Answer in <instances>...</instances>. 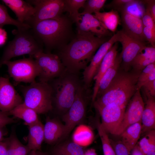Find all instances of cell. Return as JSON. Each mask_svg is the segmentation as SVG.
I'll list each match as a JSON object with an SVG mask.
<instances>
[{
    "mask_svg": "<svg viewBox=\"0 0 155 155\" xmlns=\"http://www.w3.org/2000/svg\"><path fill=\"white\" fill-rule=\"evenodd\" d=\"M106 41L104 38L92 35L77 34L56 54L67 71L78 74L86 67L96 51Z\"/></svg>",
    "mask_w": 155,
    "mask_h": 155,
    "instance_id": "cell-1",
    "label": "cell"
},
{
    "mask_svg": "<svg viewBox=\"0 0 155 155\" xmlns=\"http://www.w3.org/2000/svg\"><path fill=\"white\" fill-rule=\"evenodd\" d=\"M72 22L70 18L62 15L56 18L44 20L30 25L47 52L61 49L73 38Z\"/></svg>",
    "mask_w": 155,
    "mask_h": 155,
    "instance_id": "cell-2",
    "label": "cell"
},
{
    "mask_svg": "<svg viewBox=\"0 0 155 155\" xmlns=\"http://www.w3.org/2000/svg\"><path fill=\"white\" fill-rule=\"evenodd\" d=\"M141 71L133 69L130 71L119 69L106 90L96 98L94 105L113 104L126 108L138 89L137 84Z\"/></svg>",
    "mask_w": 155,
    "mask_h": 155,
    "instance_id": "cell-3",
    "label": "cell"
},
{
    "mask_svg": "<svg viewBox=\"0 0 155 155\" xmlns=\"http://www.w3.org/2000/svg\"><path fill=\"white\" fill-rule=\"evenodd\" d=\"M14 37L5 48L0 59V68L6 61L25 55L34 58L37 53L43 51V45L31 27L14 29Z\"/></svg>",
    "mask_w": 155,
    "mask_h": 155,
    "instance_id": "cell-4",
    "label": "cell"
},
{
    "mask_svg": "<svg viewBox=\"0 0 155 155\" xmlns=\"http://www.w3.org/2000/svg\"><path fill=\"white\" fill-rule=\"evenodd\" d=\"M49 82L53 90L52 103L54 102L56 109L63 115L73 103L77 90L81 83L78 74L66 71L60 76Z\"/></svg>",
    "mask_w": 155,
    "mask_h": 155,
    "instance_id": "cell-5",
    "label": "cell"
},
{
    "mask_svg": "<svg viewBox=\"0 0 155 155\" xmlns=\"http://www.w3.org/2000/svg\"><path fill=\"white\" fill-rule=\"evenodd\" d=\"M24 98L23 103L38 114H44L53 109V90L49 82L39 81L20 86Z\"/></svg>",
    "mask_w": 155,
    "mask_h": 155,
    "instance_id": "cell-6",
    "label": "cell"
},
{
    "mask_svg": "<svg viewBox=\"0 0 155 155\" xmlns=\"http://www.w3.org/2000/svg\"><path fill=\"white\" fill-rule=\"evenodd\" d=\"M89 94L88 89L85 88L81 83L77 91L73 103L62 116V120L65 123L64 136L68 135L84 118Z\"/></svg>",
    "mask_w": 155,
    "mask_h": 155,
    "instance_id": "cell-7",
    "label": "cell"
},
{
    "mask_svg": "<svg viewBox=\"0 0 155 155\" xmlns=\"http://www.w3.org/2000/svg\"><path fill=\"white\" fill-rule=\"evenodd\" d=\"M39 69V81L48 82L63 74L67 71L56 54L39 52L34 55Z\"/></svg>",
    "mask_w": 155,
    "mask_h": 155,
    "instance_id": "cell-8",
    "label": "cell"
},
{
    "mask_svg": "<svg viewBox=\"0 0 155 155\" xmlns=\"http://www.w3.org/2000/svg\"><path fill=\"white\" fill-rule=\"evenodd\" d=\"M3 65L7 66L9 76L16 83L34 82L38 75V65L34 58L32 57L6 61Z\"/></svg>",
    "mask_w": 155,
    "mask_h": 155,
    "instance_id": "cell-9",
    "label": "cell"
},
{
    "mask_svg": "<svg viewBox=\"0 0 155 155\" xmlns=\"http://www.w3.org/2000/svg\"><path fill=\"white\" fill-rule=\"evenodd\" d=\"M69 17L76 24L78 34L92 35L99 38H104L111 34L92 14L78 12Z\"/></svg>",
    "mask_w": 155,
    "mask_h": 155,
    "instance_id": "cell-10",
    "label": "cell"
},
{
    "mask_svg": "<svg viewBox=\"0 0 155 155\" xmlns=\"http://www.w3.org/2000/svg\"><path fill=\"white\" fill-rule=\"evenodd\" d=\"M35 9L34 15L29 24L44 20L56 19L61 16L65 12L64 0H27Z\"/></svg>",
    "mask_w": 155,
    "mask_h": 155,
    "instance_id": "cell-11",
    "label": "cell"
},
{
    "mask_svg": "<svg viewBox=\"0 0 155 155\" xmlns=\"http://www.w3.org/2000/svg\"><path fill=\"white\" fill-rule=\"evenodd\" d=\"M94 105L101 116L100 124L103 129L107 134L116 135L126 108L113 104Z\"/></svg>",
    "mask_w": 155,
    "mask_h": 155,
    "instance_id": "cell-12",
    "label": "cell"
},
{
    "mask_svg": "<svg viewBox=\"0 0 155 155\" xmlns=\"http://www.w3.org/2000/svg\"><path fill=\"white\" fill-rule=\"evenodd\" d=\"M116 34L117 42H120L122 46V51L120 55L121 63L124 70L128 71L137 54L146 46V44L129 36L122 30Z\"/></svg>",
    "mask_w": 155,
    "mask_h": 155,
    "instance_id": "cell-13",
    "label": "cell"
},
{
    "mask_svg": "<svg viewBox=\"0 0 155 155\" xmlns=\"http://www.w3.org/2000/svg\"><path fill=\"white\" fill-rule=\"evenodd\" d=\"M138 89L128 102L122 121L117 133L119 136L128 126L141 122L145 104L140 92Z\"/></svg>",
    "mask_w": 155,
    "mask_h": 155,
    "instance_id": "cell-14",
    "label": "cell"
},
{
    "mask_svg": "<svg viewBox=\"0 0 155 155\" xmlns=\"http://www.w3.org/2000/svg\"><path fill=\"white\" fill-rule=\"evenodd\" d=\"M117 42V36L115 34L108 40L102 44L93 56L89 64L83 72V82L85 88H89L104 56L111 47Z\"/></svg>",
    "mask_w": 155,
    "mask_h": 155,
    "instance_id": "cell-15",
    "label": "cell"
},
{
    "mask_svg": "<svg viewBox=\"0 0 155 155\" xmlns=\"http://www.w3.org/2000/svg\"><path fill=\"white\" fill-rule=\"evenodd\" d=\"M23 102L9 78L0 77V111L9 113Z\"/></svg>",
    "mask_w": 155,
    "mask_h": 155,
    "instance_id": "cell-16",
    "label": "cell"
},
{
    "mask_svg": "<svg viewBox=\"0 0 155 155\" xmlns=\"http://www.w3.org/2000/svg\"><path fill=\"white\" fill-rule=\"evenodd\" d=\"M121 30L129 36L141 42L147 41L143 33V26L142 19L124 11L120 12Z\"/></svg>",
    "mask_w": 155,
    "mask_h": 155,
    "instance_id": "cell-17",
    "label": "cell"
},
{
    "mask_svg": "<svg viewBox=\"0 0 155 155\" xmlns=\"http://www.w3.org/2000/svg\"><path fill=\"white\" fill-rule=\"evenodd\" d=\"M2 2L16 14L19 22L29 25L35 13L34 7L23 0H2Z\"/></svg>",
    "mask_w": 155,
    "mask_h": 155,
    "instance_id": "cell-18",
    "label": "cell"
},
{
    "mask_svg": "<svg viewBox=\"0 0 155 155\" xmlns=\"http://www.w3.org/2000/svg\"><path fill=\"white\" fill-rule=\"evenodd\" d=\"M118 43L116 42L104 56L93 80L95 81L92 96V102L95 101L97 95L100 80L109 68L114 62L117 55Z\"/></svg>",
    "mask_w": 155,
    "mask_h": 155,
    "instance_id": "cell-19",
    "label": "cell"
},
{
    "mask_svg": "<svg viewBox=\"0 0 155 155\" xmlns=\"http://www.w3.org/2000/svg\"><path fill=\"white\" fill-rule=\"evenodd\" d=\"M145 93L146 100L141 119V135L155 129V98Z\"/></svg>",
    "mask_w": 155,
    "mask_h": 155,
    "instance_id": "cell-20",
    "label": "cell"
},
{
    "mask_svg": "<svg viewBox=\"0 0 155 155\" xmlns=\"http://www.w3.org/2000/svg\"><path fill=\"white\" fill-rule=\"evenodd\" d=\"M44 141L49 144H51L64 136V124L56 119L47 118L44 125Z\"/></svg>",
    "mask_w": 155,
    "mask_h": 155,
    "instance_id": "cell-21",
    "label": "cell"
},
{
    "mask_svg": "<svg viewBox=\"0 0 155 155\" xmlns=\"http://www.w3.org/2000/svg\"><path fill=\"white\" fill-rule=\"evenodd\" d=\"M141 122L132 124L127 127L119 135L121 141L130 152L138 142L141 134Z\"/></svg>",
    "mask_w": 155,
    "mask_h": 155,
    "instance_id": "cell-22",
    "label": "cell"
},
{
    "mask_svg": "<svg viewBox=\"0 0 155 155\" xmlns=\"http://www.w3.org/2000/svg\"><path fill=\"white\" fill-rule=\"evenodd\" d=\"M155 63V47L146 46L136 56L131 64L133 69L142 71L148 65Z\"/></svg>",
    "mask_w": 155,
    "mask_h": 155,
    "instance_id": "cell-23",
    "label": "cell"
},
{
    "mask_svg": "<svg viewBox=\"0 0 155 155\" xmlns=\"http://www.w3.org/2000/svg\"><path fill=\"white\" fill-rule=\"evenodd\" d=\"M28 127L29 131L27 145L31 151L39 150L44 141V125L39 120Z\"/></svg>",
    "mask_w": 155,
    "mask_h": 155,
    "instance_id": "cell-24",
    "label": "cell"
},
{
    "mask_svg": "<svg viewBox=\"0 0 155 155\" xmlns=\"http://www.w3.org/2000/svg\"><path fill=\"white\" fill-rule=\"evenodd\" d=\"M10 115L23 120L28 126L38 122V114L34 110L23 103L18 105L9 112Z\"/></svg>",
    "mask_w": 155,
    "mask_h": 155,
    "instance_id": "cell-25",
    "label": "cell"
},
{
    "mask_svg": "<svg viewBox=\"0 0 155 155\" xmlns=\"http://www.w3.org/2000/svg\"><path fill=\"white\" fill-rule=\"evenodd\" d=\"M121 63V59L120 55H117L114 63L100 80L96 98L102 94L108 88L119 71Z\"/></svg>",
    "mask_w": 155,
    "mask_h": 155,
    "instance_id": "cell-26",
    "label": "cell"
},
{
    "mask_svg": "<svg viewBox=\"0 0 155 155\" xmlns=\"http://www.w3.org/2000/svg\"><path fill=\"white\" fill-rule=\"evenodd\" d=\"M94 16L109 31L114 32L120 22V18L117 11L112 9L108 12L94 13Z\"/></svg>",
    "mask_w": 155,
    "mask_h": 155,
    "instance_id": "cell-27",
    "label": "cell"
},
{
    "mask_svg": "<svg viewBox=\"0 0 155 155\" xmlns=\"http://www.w3.org/2000/svg\"><path fill=\"white\" fill-rule=\"evenodd\" d=\"M84 152L82 146L76 142L67 141L55 146L51 155H83Z\"/></svg>",
    "mask_w": 155,
    "mask_h": 155,
    "instance_id": "cell-28",
    "label": "cell"
},
{
    "mask_svg": "<svg viewBox=\"0 0 155 155\" xmlns=\"http://www.w3.org/2000/svg\"><path fill=\"white\" fill-rule=\"evenodd\" d=\"M137 142L141 151L144 155L155 151V130L153 129L146 133Z\"/></svg>",
    "mask_w": 155,
    "mask_h": 155,
    "instance_id": "cell-29",
    "label": "cell"
},
{
    "mask_svg": "<svg viewBox=\"0 0 155 155\" xmlns=\"http://www.w3.org/2000/svg\"><path fill=\"white\" fill-rule=\"evenodd\" d=\"M6 25L14 26L18 29L31 27L29 25L21 23L11 17L8 13L6 7L0 3V28H3Z\"/></svg>",
    "mask_w": 155,
    "mask_h": 155,
    "instance_id": "cell-30",
    "label": "cell"
},
{
    "mask_svg": "<svg viewBox=\"0 0 155 155\" xmlns=\"http://www.w3.org/2000/svg\"><path fill=\"white\" fill-rule=\"evenodd\" d=\"M145 7L142 0H131L120 11H124L142 19L145 12Z\"/></svg>",
    "mask_w": 155,
    "mask_h": 155,
    "instance_id": "cell-31",
    "label": "cell"
},
{
    "mask_svg": "<svg viewBox=\"0 0 155 155\" xmlns=\"http://www.w3.org/2000/svg\"><path fill=\"white\" fill-rule=\"evenodd\" d=\"M155 80V63L151 64L143 69L138 78V89L140 90L146 83Z\"/></svg>",
    "mask_w": 155,
    "mask_h": 155,
    "instance_id": "cell-32",
    "label": "cell"
},
{
    "mask_svg": "<svg viewBox=\"0 0 155 155\" xmlns=\"http://www.w3.org/2000/svg\"><path fill=\"white\" fill-rule=\"evenodd\" d=\"M97 126L102 144L104 155H115L108 134L103 129L100 123H98Z\"/></svg>",
    "mask_w": 155,
    "mask_h": 155,
    "instance_id": "cell-33",
    "label": "cell"
},
{
    "mask_svg": "<svg viewBox=\"0 0 155 155\" xmlns=\"http://www.w3.org/2000/svg\"><path fill=\"white\" fill-rule=\"evenodd\" d=\"M106 0H86L83 6V13L92 14L94 13L99 12L104 6Z\"/></svg>",
    "mask_w": 155,
    "mask_h": 155,
    "instance_id": "cell-34",
    "label": "cell"
},
{
    "mask_svg": "<svg viewBox=\"0 0 155 155\" xmlns=\"http://www.w3.org/2000/svg\"><path fill=\"white\" fill-rule=\"evenodd\" d=\"M65 11L68 12L69 17L76 12L81 7H83L86 0H64Z\"/></svg>",
    "mask_w": 155,
    "mask_h": 155,
    "instance_id": "cell-35",
    "label": "cell"
},
{
    "mask_svg": "<svg viewBox=\"0 0 155 155\" xmlns=\"http://www.w3.org/2000/svg\"><path fill=\"white\" fill-rule=\"evenodd\" d=\"M110 140L115 155H129L130 153L120 140L115 141L110 139Z\"/></svg>",
    "mask_w": 155,
    "mask_h": 155,
    "instance_id": "cell-36",
    "label": "cell"
},
{
    "mask_svg": "<svg viewBox=\"0 0 155 155\" xmlns=\"http://www.w3.org/2000/svg\"><path fill=\"white\" fill-rule=\"evenodd\" d=\"M131 0H113L108 4L104 5L105 8L120 11Z\"/></svg>",
    "mask_w": 155,
    "mask_h": 155,
    "instance_id": "cell-37",
    "label": "cell"
},
{
    "mask_svg": "<svg viewBox=\"0 0 155 155\" xmlns=\"http://www.w3.org/2000/svg\"><path fill=\"white\" fill-rule=\"evenodd\" d=\"M143 27H146L155 30V21L149 12L146 9L142 19Z\"/></svg>",
    "mask_w": 155,
    "mask_h": 155,
    "instance_id": "cell-38",
    "label": "cell"
},
{
    "mask_svg": "<svg viewBox=\"0 0 155 155\" xmlns=\"http://www.w3.org/2000/svg\"><path fill=\"white\" fill-rule=\"evenodd\" d=\"M14 141L17 155H28L31 151L27 145H23L20 141L16 135Z\"/></svg>",
    "mask_w": 155,
    "mask_h": 155,
    "instance_id": "cell-39",
    "label": "cell"
},
{
    "mask_svg": "<svg viewBox=\"0 0 155 155\" xmlns=\"http://www.w3.org/2000/svg\"><path fill=\"white\" fill-rule=\"evenodd\" d=\"M143 33L147 41L151 44V46L155 47V30L143 27Z\"/></svg>",
    "mask_w": 155,
    "mask_h": 155,
    "instance_id": "cell-40",
    "label": "cell"
},
{
    "mask_svg": "<svg viewBox=\"0 0 155 155\" xmlns=\"http://www.w3.org/2000/svg\"><path fill=\"white\" fill-rule=\"evenodd\" d=\"M9 115V113L0 111V128L4 127L6 125L15 122L14 119Z\"/></svg>",
    "mask_w": 155,
    "mask_h": 155,
    "instance_id": "cell-41",
    "label": "cell"
},
{
    "mask_svg": "<svg viewBox=\"0 0 155 155\" xmlns=\"http://www.w3.org/2000/svg\"><path fill=\"white\" fill-rule=\"evenodd\" d=\"M142 1L146 9L149 12L153 20L155 21V1L154 0Z\"/></svg>",
    "mask_w": 155,
    "mask_h": 155,
    "instance_id": "cell-42",
    "label": "cell"
},
{
    "mask_svg": "<svg viewBox=\"0 0 155 155\" xmlns=\"http://www.w3.org/2000/svg\"><path fill=\"white\" fill-rule=\"evenodd\" d=\"M145 92L148 93L152 97L155 96V80L146 83L142 87Z\"/></svg>",
    "mask_w": 155,
    "mask_h": 155,
    "instance_id": "cell-43",
    "label": "cell"
},
{
    "mask_svg": "<svg viewBox=\"0 0 155 155\" xmlns=\"http://www.w3.org/2000/svg\"><path fill=\"white\" fill-rule=\"evenodd\" d=\"M7 33L3 28H0V46L3 45L7 38Z\"/></svg>",
    "mask_w": 155,
    "mask_h": 155,
    "instance_id": "cell-44",
    "label": "cell"
},
{
    "mask_svg": "<svg viewBox=\"0 0 155 155\" xmlns=\"http://www.w3.org/2000/svg\"><path fill=\"white\" fill-rule=\"evenodd\" d=\"M0 155H8L6 143L4 140L0 142Z\"/></svg>",
    "mask_w": 155,
    "mask_h": 155,
    "instance_id": "cell-45",
    "label": "cell"
},
{
    "mask_svg": "<svg viewBox=\"0 0 155 155\" xmlns=\"http://www.w3.org/2000/svg\"><path fill=\"white\" fill-rule=\"evenodd\" d=\"M131 155H144L140 149L137 144L130 152Z\"/></svg>",
    "mask_w": 155,
    "mask_h": 155,
    "instance_id": "cell-46",
    "label": "cell"
},
{
    "mask_svg": "<svg viewBox=\"0 0 155 155\" xmlns=\"http://www.w3.org/2000/svg\"><path fill=\"white\" fill-rule=\"evenodd\" d=\"M83 155H97V154L94 149L90 148L84 151Z\"/></svg>",
    "mask_w": 155,
    "mask_h": 155,
    "instance_id": "cell-47",
    "label": "cell"
},
{
    "mask_svg": "<svg viewBox=\"0 0 155 155\" xmlns=\"http://www.w3.org/2000/svg\"><path fill=\"white\" fill-rule=\"evenodd\" d=\"M4 127L0 128V142L4 140L5 138L4 136L6 133V132L4 129Z\"/></svg>",
    "mask_w": 155,
    "mask_h": 155,
    "instance_id": "cell-48",
    "label": "cell"
},
{
    "mask_svg": "<svg viewBox=\"0 0 155 155\" xmlns=\"http://www.w3.org/2000/svg\"><path fill=\"white\" fill-rule=\"evenodd\" d=\"M36 152L37 155H48L46 153L42 152L39 150L36 151Z\"/></svg>",
    "mask_w": 155,
    "mask_h": 155,
    "instance_id": "cell-49",
    "label": "cell"
},
{
    "mask_svg": "<svg viewBox=\"0 0 155 155\" xmlns=\"http://www.w3.org/2000/svg\"><path fill=\"white\" fill-rule=\"evenodd\" d=\"M28 155H37L36 151L32 150L29 153Z\"/></svg>",
    "mask_w": 155,
    "mask_h": 155,
    "instance_id": "cell-50",
    "label": "cell"
},
{
    "mask_svg": "<svg viewBox=\"0 0 155 155\" xmlns=\"http://www.w3.org/2000/svg\"><path fill=\"white\" fill-rule=\"evenodd\" d=\"M146 155H155V151L149 153Z\"/></svg>",
    "mask_w": 155,
    "mask_h": 155,
    "instance_id": "cell-51",
    "label": "cell"
}]
</instances>
